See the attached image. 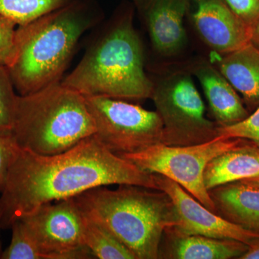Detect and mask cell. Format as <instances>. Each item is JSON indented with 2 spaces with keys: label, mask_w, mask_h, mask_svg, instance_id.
<instances>
[{
  "label": "cell",
  "mask_w": 259,
  "mask_h": 259,
  "mask_svg": "<svg viewBox=\"0 0 259 259\" xmlns=\"http://www.w3.org/2000/svg\"><path fill=\"white\" fill-rule=\"evenodd\" d=\"M112 185L158 190L155 174L112 153L95 135L64 152L51 156L17 146L1 192L0 227L10 228L15 220L42 204Z\"/></svg>",
  "instance_id": "1"
},
{
  "label": "cell",
  "mask_w": 259,
  "mask_h": 259,
  "mask_svg": "<svg viewBox=\"0 0 259 259\" xmlns=\"http://www.w3.org/2000/svg\"><path fill=\"white\" fill-rule=\"evenodd\" d=\"M135 16L132 2H122L61 83L86 97H110L136 103L151 99L153 82Z\"/></svg>",
  "instance_id": "2"
},
{
  "label": "cell",
  "mask_w": 259,
  "mask_h": 259,
  "mask_svg": "<svg viewBox=\"0 0 259 259\" xmlns=\"http://www.w3.org/2000/svg\"><path fill=\"white\" fill-rule=\"evenodd\" d=\"M103 18L95 0H74L31 23L19 25L15 59L8 66L18 95L61 83L80 39Z\"/></svg>",
  "instance_id": "3"
},
{
  "label": "cell",
  "mask_w": 259,
  "mask_h": 259,
  "mask_svg": "<svg viewBox=\"0 0 259 259\" xmlns=\"http://www.w3.org/2000/svg\"><path fill=\"white\" fill-rule=\"evenodd\" d=\"M96 187L73 197L81 212L112 233L136 259H157L163 233L177 225L168 194L141 186Z\"/></svg>",
  "instance_id": "4"
},
{
  "label": "cell",
  "mask_w": 259,
  "mask_h": 259,
  "mask_svg": "<svg viewBox=\"0 0 259 259\" xmlns=\"http://www.w3.org/2000/svg\"><path fill=\"white\" fill-rule=\"evenodd\" d=\"M95 134L86 98L62 83L19 95L11 134L18 147L51 156Z\"/></svg>",
  "instance_id": "5"
},
{
  "label": "cell",
  "mask_w": 259,
  "mask_h": 259,
  "mask_svg": "<svg viewBox=\"0 0 259 259\" xmlns=\"http://www.w3.org/2000/svg\"><path fill=\"white\" fill-rule=\"evenodd\" d=\"M151 100L163 125L162 144L188 146L218 137L219 125L206 116L194 76L184 64L150 66Z\"/></svg>",
  "instance_id": "6"
},
{
  "label": "cell",
  "mask_w": 259,
  "mask_h": 259,
  "mask_svg": "<svg viewBox=\"0 0 259 259\" xmlns=\"http://www.w3.org/2000/svg\"><path fill=\"white\" fill-rule=\"evenodd\" d=\"M241 139H217L188 146H168L159 144L140 152L122 155L141 169L173 180L215 213V206L204 182V172L216 156L244 143Z\"/></svg>",
  "instance_id": "7"
},
{
  "label": "cell",
  "mask_w": 259,
  "mask_h": 259,
  "mask_svg": "<svg viewBox=\"0 0 259 259\" xmlns=\"http://www.w3.org/2000/svg\"><path fill=\"white\" fill-rule=\"evenodd\" d=\"M99 141L118 156L162 144L163 125L156 111L136 102L105 97H85Z\"/></svg>",
  "instance_id": "8"
},
{
  "label": "cell",
  "mask_w": 259,
  "mask_h": 259,
  "mask_svg": "<svg viewBox=\"0 0 259 259\" xmlns=\"http://www.w3.org/2000/svg\"><path fill=\"white\" fill-rule=\"evenodd\" d=\"M42 259L95 258L83 243V214L74 198L42 204L18 218Z\"/></svg>",
  "instance_id": "9"
},
{
  "label": "cell",
  "mask_w": 259,
  "mask_h": 259,
  "mask_svg": "<svg viewBox=\"0 0 259 259\" xmlns=\"http://www.w3.org/2000/svg\"><path fill=\"white\" fill-rule=\"evenodd\" d=\"M144 25L154 59L149 66L184 64L192 57L187 25L190 0H131Z\"/></svg>",
  "instance_id": "10"
},
{
  "label": "cell",
  "mask_w": 259,
  "mask_h": 259,
  "mask_svg": "<svg viewBox=\"0 0 259 259\" xmlns=\"http://www.w3.org/2000/svg\"><path fill=\"white\" fill-rule=\"evenodd\" d=\"M187 25L209 58L225 55L250 42V28L224 0H190Z\"/></svg>",
  "instance_id": "11"
},
{
  "label": "cell",
  "mask_w": 259,
  "mask_h": 259,
  "mask_svg": "<svg viewBox=\"0 0 259 259\" xmlns=\"http://www.w3.org/2000/svg\"><path fill=\"white\" fill-rule=\"evenodd\" d=\"M158 190L168 194L177 213L175 231L187 235H199L243 242L250 245L258 240L259 234L243 229L207 209L185 189L173 180L156 175Z\"/></svg>",
  "instance_id": "12"
},
{
  "label": "cell",
  "mask_w": 259,
  "mask_h": 259,
  "mask_svg": "<svg viewBox=\"0 0 259 259\" xmlns=\"http://www.w3.org/2000/svg\"><path fill=\"white\" fill-rule=\"evenodd\" d=\"M184 65L200 85L212 120L219 127L233 125L248 117L250 112L241 97L207 56H192Z\"/></svg>",
  "instance_id": "13"
},
{
  "label": "cell",
  "mask_w": 259,
  "mask_h": 259,
  "mask_svg": "<svg viewBox=\"0 0 259 259\" xmlns=\"http://www.w3.org/2000/svg\"><path fill=\"white\" fill-rule=\"evenodd\" d=\"M163 238L165 244L158 258L239 259L249 246L236 240L184 234L172 228L166 230Z\"/></svg>",
  "instance_id": "14"
},
{
  "label": "cell",
  "mask_w": 259,
  "mask_h": 259,
  "mask_svg": "<svg viewBox=\"0 0 259 259\" xmlns=\"http://www.w3.org/2000/svg\"><path fill=\"white\" fill-rule=\"evenodd\" d=\"M209 59L236 90L248 111L259 106L258 48L249 42L225 55Z\"/></svg>",
  "instance_id": "15"
},
{
  "label": "cell",
  "mask_w": 259,
  "mask_h": 259,
  "mask_svg": "<svg viewBox=\"0 0 259 259\" xmlns=\"http://www.w3.org/2000/svg\"><path fill=\"white\" fill-rule=\"evenodd\" d=\"M216 214L243 229L259 234V188L241 181L209 190Z\"/></svg>",
  "instance_id": "16"
},
{
  "label": "cell",
  "mask_w": 259,
  "mask_h": 259,
  "mask_svg": "<svg viewBox=\"0 0 259 259\" xmlns=\"http://www.w3.org/2000/svg\"><path fill=\"white\" fill-rule=\"evenodd\" d=\"M259 176V147L246 141L241 146L216 156L204 172L207 190L218 186Z\"/></svg>",
  "instance_id": "17"
},
{
  "label": "cell",
  "mask_w": 259,
  "mask_h": 259,
  "mask_svg": "<svg viewBox=\"0 0 259 259\" xmlns=\"http://www.w3.org/2000/svg\"><path fill=\"white\" fill-rule=\"evenodd\" d=\"M82 236L83 245L95 258L136 259L134 253L105 227L83 214Z\"/></svg>",
  "instance_id": "18"
},
{
  "label": "cell",
  "mask_w": 259,
  "mask_h": 259,
  "mask_svg": "<svg viewBox=\"0 0 259 259\" xmlns=\"http://www.w3.org/2000/svg\"><path fill=\"white\" fill-rule=\"evenodd\" d=\"M73 1L74 0H0V14L13 20L19 26L61 9Z\"/></svg>",
  "instance_id": "19"
},
{
  "label": "cell",
  "mask_w": 259,
  "mask_h": 259,
  "mask_svg": "<svg viewBox=\"0 0 259 259\" xmlns=\"http://www.w3.org/2000/svg\"><path fill=\"white\" fill-rule=\"evenodd\" d=\"M9 70L0 64V135L11 136L19 95Z\"/></svg>",
  "instance_id": "20"
},
{
  "label": "cell",
  "mask_w": 259,
  "mask_h": 259,
  "mask_svg": "<svg viewBox=\"0 0 259 259\" xmlns=\"http://www.w3.org/2000/svg\"><path fill=\"white\" fill-rule=\"evenodd\" d=\"M10 228L11 241L0 258L42 259L41 252L20 220H15Z\"/></svg>",
  "instance_id": "21"
},
{
  "label": "cell",
  "mask_w": 259,
  "mask_h": 259,
  "mask_svg": "<svg viewBox=\"0 0 259 259\" xmlns=\"http://www.w3.org/2000/svg\"><path fill=\"white\" fill-rule=\"evenodd\" d=\"M219 139L246 140L259 147V106L244 120L226 127H219Z\"/></svg>",
  "instance_id": "22"
},
{
  "label": "cell",
  "mask_w": 259,
  "mask_h": 259,
  "mask_svg": "<svg viewBox=\"0 0 259 259\" xmlns=\"http://www.w3.org/2000/svg\"><path fill=\"white\" fill-rule=\"evenodd\" d=\"M17 24L0 14V64L7 67L14 60Z\"/></svg>",
  "instance_id": "23"
},
{
  "label": "cell",
  "mask_w": 259,
  "mask_h": 259,
  "mask_svg": "<svg viewBox=\"0 0 259 259\" xmlns=\"http://www.w3.org/2000/svg\"><path fill=\"white\" fill-rule=\"evenodd\" d=\"M228 8L248 28L259 20V0H224Z\"/></svg>",
  "instance_id": "24"
},
{
  "label": "cell",
  "mask_w": 259,
  "mask_h": 259,
  "mask_svg": "<svg viewBox=\"0 0 259 259\" xmlns=\"http://www.w3.org/2000/svg\"><path fill=\"white\" fill-rule=\"evenodd\" d=\"M17 145L12 136L0 135V192L4 188Z\"/></svg>",
  "instance_id": "25"
},
{
  "label": "cell",
  "mask_w": 259,
  "mask_h": 259,
  "mask_svg": "<svg viewBox=\"0 0 259 259\" xmlns=\"http://www.w3.org/2000/svg\"><path fill=\"white\" fill-rule=\"evenodd\" d=\"M239 259H259V238L248 246V249Z\"/></svg>",
  "instance_id": "26"
},
{
  "label": "cell",
  "mask_w": 259,
  "mask_h": 259,
  "mask_svg": "<svg viewBox=\"0 0 259 259\" xmlns=\"http://www.w3.org/2000/svg\"><path fill=\"white\" fill-rule=\"evenodd\" d=\"M250 42L259 49V20L250 28Z\"/></svg>",
  "instance_id": "27"
},
{
  "label": "cell",
  "mask_w": 259,
  "mask_h": 259,
  "mask_svg": "<svg viewBox=\"0 0 259 259\" xmlns=\"http://www.w3.org/2000/svg\"><path fill=\"white\" fill-rule=\"evenodd\" d=\"M241 182H243V183L246 184V185L253 186V187H258L259 188V176L241 180Z\"/></svg>",
  "instance_id": "28"
},
{
  "label": "cell",
  "mask_w": 259,
  "mask_h": 259,
  "mask_svg": "<svg viewBox=\"0 0 259 259\" xmlns=\"http://www.w3.org/2000/svg\"><path fill=\"white\" fill-rule=\"evenodd\" d=\"M1 228V227H0ZM3 250L2 249L1 241H0V258H1L2 253H3Z\"/></svg>",
  "instance_id": "29"
}]
</instances>
